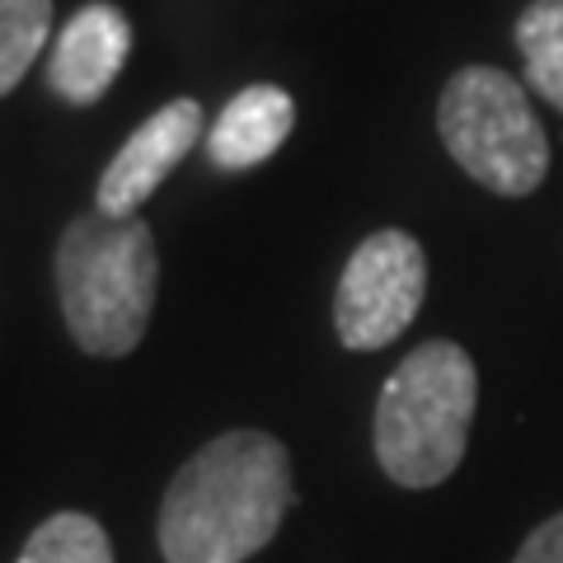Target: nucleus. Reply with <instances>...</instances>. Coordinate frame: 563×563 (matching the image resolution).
<instances>
[{"label": "nucleus", "mask_w": 563, "mask_h": 563, "mask_svg": "<svg viewBox=\"0 0 563 563\" xmlns=\"http://www.w3.org/2000/svg\"><path fill=\"white\" fill-rule=\"evenodd\" d=\"M291 507L287 446L240 428L207 442L161 503L165 563H244L277 536Z\"/></svg>", "instance_id": "nucleus-1"}, {"label": "nucleus", "mask_w": 563, "mask_h": 563, "mask_svg": "<svg viewBox=\"0 0 563 563\" xmlns=\"http://www.w3.org/2000/svg\"><path fill=\"white\" fill-rule=\"evenodd\" d=\"M161 254L141 217H76L57 244V296L66 329L90 357H128L146 339Z\"/></svg>", "instance_id": "nucleus-2"}, {"label": "nucleus", "mask_w": 563, "mask_h": 563, "mask_svg": "<svg viewBox=\"0 0 563 563\" xmlns=\"http://www.w3.org/2000/svg\"><path fill=\"white\" fill-rule=\"evenodd\" d=\"M474 409H479V372L470 352L451 339L413 347L385 380L376 404V461L399 488H437L465 461Z\"/></svg>", "instance_id": "nucleus-3"}, {"label": "nucleus", "mask_w": 563, "mask_h": 563, "mask_svg": "<svg viewBox=\"0 0 563 563\" xmlns=\"http://www.w3.org/2000/svg\"><path fill=\"white\" fill-rule=\"evenodd\" d=\"M451 161L498 198H531L550 174V136L521 85L498 66L455 70L437 103Z\"/></svg>", "instance_id": "nucleus-4"}, {"label": "nucleus", "mask_w": 563, "mask_h": 563, "mask_svg": "<svg viewBox=\"0 0 563 563\" xmlns=\"http://www.w3.org/2000/svg\"><path fill=\"white\" fill-rule=\"evenodd\" d=\"M428 296V254L409 231H376L352 250L333 296V324L352 352L390 347Z\"/></svg>", "instance_id": "nucleus-5"}, {"label": "nucleus", "mask_w": 563, "mask_h": 563, "mask_svg": "<svg viewBox=\"0 0 563 563\" xmlns=\"http://www.w3.org/2000/svg\"><path fill=\"white\" fill-rule=\"evenodd\" d=\"M202 136V103L198 99H174L165 109H155L141 128L128 136L109 169L99 174L95 188V211L103 217H136L146 198L165 184V174L198 146Z\"/></svg>", "instance_id": "nucleus-6"}, {"label": "nucleus", "mask_w": 563, "mask_h": 563, "mask_svg": "<svg viewBox=\"0 0 563 563\" xmlns=\"http://www.w3.org/2000/svg\"><path fill=\"white\" fill-rule=\"evenodd\" d=\"M132 52V24L118 5H85L76 10L57 33L47 62V80L66 103H99L118 80L122 62Z\"/></svg>", "instance_id": "nucleus-7"}, {"label": "nucleus", "mask_w": 563, "mask_h": 563, "mask_svg": "<svg viewBox=\"0 0 563 563\" xmlns=\"http://www.w3.org/2000/svg\"><path fill=\"white\" fill-rule=\"evenodd\" d=\"M291 128H296L291 95L277 90V85H250L211 122L207 155L217 169H254L268 155H277V146L291 136Z\"/></svg>", "instance_id": "nucleus-8"}, {"label": "nucleus", "mask_w": 563, "mask_h": 563, "mask_svg": "<svg viewBox=\"0 0 563 563\" xmlns=\"http://www.w3.org/2000/svg\"><path fill=\"white\" fill-rule=\"evenodd\" d=\"M517 47L526 57L531 90L563 113V0H531V5L521 10Z\"/></svg>", "instance_id": "nucleus-9"}, {"label": "nucleus", "mask_w": 563, "mask_h": 563, "mask_svg": "<svg viewBox=\"0 0 563 563\" xmlns=\"http://www.w3.org/2000/svg\"><path fill=\"white\" fill-rule=\"evenodd\" d=\"M14 563H113V544L95 517L57 512L29 536Z\"/></svg>", "instance_id": "nucleus-10"}, {"label": "nucleus", "mask_w": 563, "mask_h": 563, "mask_svg": "<svg viewBox=\"0 0 563 563\" xmlns=\"http://www.w3.org/2000/svg\"><path fill=\"white\" fill-rule=\"evenodd\" d=\"M52 33V0H0V99L24 80Z\"/></svg>", "instance_id": "nucleus-11"}, {"label": "nucleus", "mask_w": 563, "mask_h": 563, "mask_svg": "<svg viewBox=\"0 0 563 563\" xmlns=\"http://www.w3.org/2000/svg\"><path fill=\"white\" fill-rule=\"evenodd\" d=\"M512 563H563V512L540 521L531 536H526V544L517 550Z\"/></svg>", "instance_id": "nucleus-12"}]
</instances>
